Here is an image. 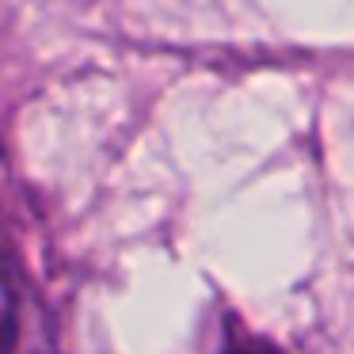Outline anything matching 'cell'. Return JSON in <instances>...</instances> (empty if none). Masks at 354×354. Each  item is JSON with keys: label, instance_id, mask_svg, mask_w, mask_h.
Returning <instances> with one entry per match:
<instances>
[{"label": "cell", "instance_id": "1", "mask_svg": "<svg viewBox=\"0 0 354 354\" xmlns=\"http://www.w3.org/2000/svg\"><path fill=\"white\" fill-rule=\"evenodd\" d=\"M229 354H278V351H270V346H236V351H229Z\"/></svg>", "mask_w": 354, "mask_h": 354}]
</instances>
